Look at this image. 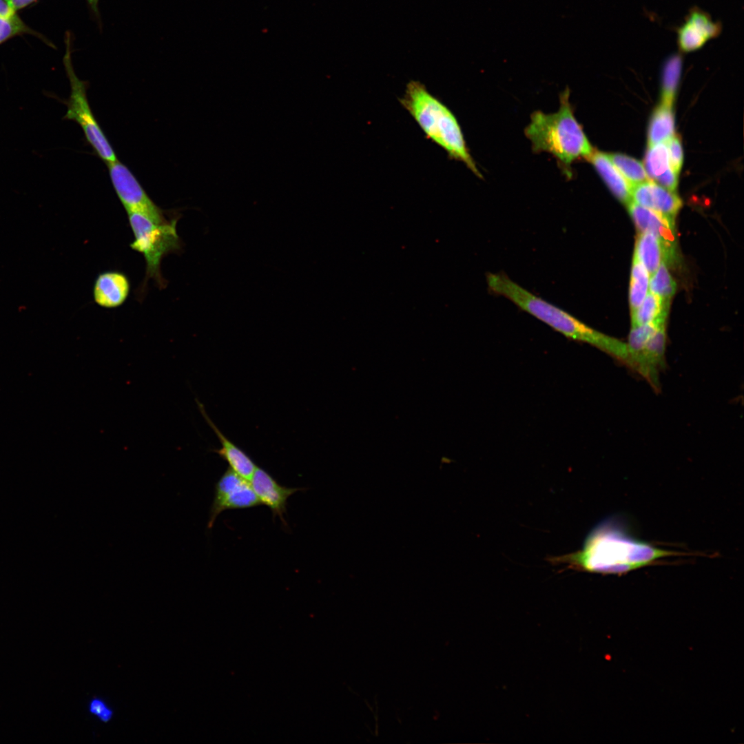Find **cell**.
Returning a JSON list of instances; mask_svg holds the SVG:
<instances>
[{"mask_svg":"<svg viewBox=\"0 0 744 744\" xmlns=\"http://www.w3.org/2000/svg\"><path fill=\"white\" fill-rule=\"evenodd\" d=\"M400 101L427 138L442 147L452 159L462 162L477 176L482 177L468 151L456 117L447 106L428 92L424 83L417 80L410 81Z\"/></svg>","mask_w":744,"mask_h":744,"instance_id":"3","label":"cell"},{"mask_svg":"<svg viewBox=\"0 0 744 744\" xmlns=\"http://www.w3.org/2000/svg\"><path fill=\"white\" fill-rule=\"evenodd\" d=\"M9 6L16 12L29 6L38 0H5Z\"/></svg>","mask_w":744,"mask_h":744,"instance_id":"28","label":"cell"},{"mask_svg":"<svg viewBox=\"0 0 744 744\" xmlns=\"http://www.w3.org/2000/svg\"><path fill=\"white\" fill-rule=\"evenodd\" d=\"M569 96L566 89L555 113L534 112L524 130L535 152L551 154L567 170L575 161L586 159L594 150L574 115Z\"/></svg>","mask_w":744,"mask_h":744,"instance_id":"4","label":"cell"},{"mask_svg":"<svg viewBox=\"0 0 744 744\" xmlns=\"http://www.w3.org/2000/svg\"><path fill=\"white\" fill-rule=\"evenodd\" d=\"M249 482L261 505L269 507L273 515L278 517L285 523L287 499L299 488L280 485L269 473L258 467Z\"/></svg>","mask_w":744,"mask_h":744,"instance_id":"11","label":"cell"},{"mask_svg":"<svg viewBox=\"0 0 744 744\" xmlns=\"http://www.w3.org/2000/svg\"><path fill=\"white\" fill-rule=\"evenodd\" d=\"M630 196L635 203L672 220H674L683 204L675 192L650 180L632 186Z\"/></svg>","mask_w":744,"mask_h":744,"instance_id":"10","label":"cell"},{"mask_svg":"<svg viewBox=\"0 0 744 744\" xmlns=\"http://www.w3.org/2000/svg\"><path fill=\"white\" fill-rule=\"evenodd\" d=\"M610 161L630 187L649 180L644 167L637 159L623 154H608Z\"/></svg>","mask_w":744,"mask_h":744,"instance_id":"20","label":"cell"},{"mask_svg":"<svg viewBox=\"0 0 744 744\" xmlns=\"http://www.w3.org/2000/svg\"><path fill=\"white\" fill-rule=\"evenodd\" d=\"M683 68V57L679 52L668 56L661 71L662 103L672 105L679 86Z\"/></svg>","mask_w":744,"mask_h":744,"instance_id":"19","label":"cell"},{"mask_svg":"<svg viewBox=\"0 0 744 744\" xmlns=\"http://www.w3.org/2000/svg\"><path fill=\"white\" fill-rule=\"evenodd\" d=\"M486 283L492 293L508 299L564 336L591 344L628 366L626 343L591 328L557 306L534 295L503 273H488Z\"/></svg>","mask_w":744,"mask_h":744,"instance_id":"2","label":"cell"},{"mask_svg":"<svg viewBox=\"0 0 744 744\" xmlns=\"http://www.w3.org/2000/svg\"><path fill=\"white\" fill-rule=\"evenodd\" d=\"M128 277L117 270L100 273L94 283L93 298L95 303L105 309H114L123 305L130 293Z\"/></svg>","mask_w":744,"mask_h":744,"instance_id":"12","label":"cell"},{"mask_svg":"<svg viewBox=\"0 0 744 744\" xmlns=\"http://www.w3.org/2000/svg\"><path fill=\"white\" fill-rule=\"evenodd\" d=\"M127 216L134 235L130 247L142 254L145 261L143 287L147 280L152 279L160 289L165 288L166 280L161 272V261L166 255L178 252L182 248L176 229L178 218L157 223L139 214L129 213Z\"/></svg>","mask_w":744,"mask_h":744,"instance_id":"5","label":"cell"},{"mask_svg":"<svg viewBox=\"0 0 744 744\" xmlns=\"http://www.w3.org/2000/svg\"><path fill=\"white\" fill-rule=\"evenodd\" d=\"M670 302L656 294L648 293L640 306L631 313L632 327L665 322Z\"/></svg>","mask_w":744,"mask_h":744,"instance_id":"18","label":"cell"},{"mask_svg":"<svg viewBox=\"0 0 744 744\" xmlns=\"http://www.w3.org/2000/svg\"><path fill=\"white\" fill-rule=\"evenodd\" d=\"M66 49L63 63L70 85V95L67 101L65 118L76 122L82 128L87 143L106 164L117 159L112 147L97 123L87 97V82L75 74L71 58V34L66 33Z\"/></svg>","mask_w":744,"mask_h":744,"instance_id":"6","label":"cell"},{"mask_svg":"<svg viewBox=\"0 0 744 744\" xmlns=\"http://www.w3.org/2000/svg\"><path fill=\"white\" fill-rule=\"evenodd\" d=\"M650 275L644 266L633 258L630 286V305L631 313L634 311L642 303L647 295L649 286Z\"/></svg>","mask_w":744,"mask_h":744,"instance_id":"21","label":"cell"},{"mask_svg":"<svg viewBox=\"0 0 744 744\" xmlns=\"http://www.w3.org/2000/svg\"><path fill=\"white\" fill-rule=\"evenodd\" d=\"M676 554L636 537L622 519L610 517L590 531L581 550L552 561L573 570L622 575Z\"/></svg>","mask_w":744,"mask_h":744,"instance_id":"1","label":"cell"},{"mask_svg":"<svg viewBox=\"0 0 744 744\" xmlns=\"http://www.w3.org/2000/svg\"><path fill=\"white\" fill-rule=\"evenodd\" d=\"M197 404L201 414L217 435L221 444V447L214 450V452L228 463L231 471L249 481L258 466L248 455L225 436L209 417L203 404L198 400Z\"/></svg>","mask_w":744,"mask_h":744,"instance_id":"14","label":"cell"},{"mask_svg":"<svg viewBox=\"0 0 744 744\" xmlns=\"http://www.w3.org/2000/svg\"><path fill=\"white\" fill-rule=\"evenodd\" d=\"M649 289L651 293L659 296L663 300L670 302L676 289V284L672 277L665 261H662L657 271L650 276Z\"/></svg>","mask_w":744,"mask_h":744,"instance_id":"23","label":"cell"},{"mask_svg":"<svg viewBox=\"0 0 744 744\" xmlns=\"http://www.w3.org/2000/svg\"><path fill=\"white\" fill-rule=\"evenodd\" d=\"M17 13L5 0H0V14L10 15Z\"/></svg>","mask_w":744,"mask_h":744,"instance_id":"30","label":"cell"},{"mask_svg":"<svg viewBox=\"0 0 744 744\" xmlns=\"http://www.w3.org/2000/svg\"><path fill=\"white\" fill-rule=\"evenodd\" d=\"M645 170L649 180L654 181L670 169L667 145L660 143L648 146L644 159Z\"/></svg>","mask_w":744,"mask_h":744,"instance_id":"22","label":"cell"},{"mask_svg":"<svg viewBox=\"0 0 744 744\" xmlns=\"http://www.w3.org/2000/svg\"><path fill=\"white\" fill-rule=\"evenodd\" d=\"M586 160L593 165L617 198L626 205L632 200L630 185L613 165L608 154L594 149Z\"/></svg>","mask_w":744,"mask_h":744,"instance_id":"15","label":"cell"},{"mask_svg":"<svg viewBox=\"0 0 744 744\" xmlns=\"http://www.w3.org/2000/svg\"><path fill=\"white\" fill-rule=\"evenodd\" d=\"M671 252L662 241L650 233H639L637 238L634 257L646 269L651 276L662 261L672 260Z\"/></svg>","mask_w":744,"mask_h":744,"instance_id":"16","label":"cell"},{"mask_svg":"<svg viewBox=\"0 0 744 744\" xmlns=\"http://www.w3.org/2000/svg\"><path fill=\"white\" fill-rule=\"evenodd\" d=\"M629 213L640 233H650L659 238L673 254L676 245L674 220L642 207L633 201L628 204Z\"/></svg>","mask_w":744,"mask_h":744,"instance_id":"13","label":"cell"},{"mask_svg":"<svg viewBox=\"0 0 744 744\" xmlns=\"http://www.w3.org/2000/svg\"><path fill=\"white\" fill-rule=\"evenodd\" d=\"M85 1H87V5L89 6V8H90V10L92 12L93 16L100 23L101 19H100V12H99V0H85Z\"/></svg>","mask_w":744,"mask_h":744,"instance_id":"29","label":"cell"},{"mask_svg":"<svg viewBox=\"0 0 744 744\" xmlns=\"http://www.w3.org/2000/svg\"><path fill=\"white\" fill-rule=\"evenodd\" d=\"M87 710L90 714L105 723L111 721L114 714L113 709L104 699L99 697H94L90 700Z\"/></svg>","mask_w":744,"mask_h":744,"instance_id":"25","label":"cell"},{"mask_svg":"<svg viewBox=\"0 0 744 744\" xmlns=\"http://www.w3.org/2000/svg\"><path fill=\"white\" fill-rule=\"evenodd\" d=\"M667 147L670 167L676 173L679 174L683 161V148L679 137L677 135L673 136L668 140Z\"/></svg>","mask_w":744,"mask_h":744,"instance_id":"26","label":"cell"},{"mask_svg":"<svg viewBox=\"0 0 744 744\" xmlns=\"http://www.w3.org/2000/svg\"><path fill=\"white\" fill-rule=\"evenodd\" d=\"M259 505L261 504L249 481L229 468L215 485L207 528H211L217 517L224 510L249 508Z\"/></svg>","mask_w":744,"mask_h":744,"instance_id":"8","label":"cell"},{"mask_svg":"<svg viewBox=\"0 0 744 744\" xmlns=\"http://www.w3.org/2000/svg\"><path fill=\"white\" fill-rule=\"evenodd\" d=\"M722 29L720 21H714L708 12L694 6L676 28L678 48L684 53L696 52L710 41L716 39Z\"/></svg>","mask_w":744,"mask_h":744,"instance_id":"9","label":"cell"},{"mask_svg":"<svg viewBox=\"0 0 744 744\" xmlns=\"http://www.w3.org/2000/svg\"><path fill=\"white\" fill-rule=\"evenodd\" d=\"M654 182L668 190L674 192L678 185V174L670 167Z\"/></svg>","mask_w":744,"mask_h":744,"instance_id":"27","label":"cell"},{"mask_svg":"<svg viewBox=\"0 0 744 744\" xmlns=\"http://www.w3.org/2000/svg\"><path fill=\"white\" fill-rule=\"evenodd\" d=\"M23 34L39 37V34L30 28L17 13L10 15L0 14V44Z\"/></svg>","mask_w":744,"mask_h":744,"instance_id":"24","label":"cell"},{"mask_svg":"<svg viewBox=\"0 0 744 744\" xmlns=\"http://www.w3.org/2000/svg\"><path fill=\"white\" fill-rule=\"evenodd\" d=\"M674 116L672 106L661 103L654 110L648 130V146L663 143L674 134Z\"/></svg>","mask_w":744,"mask_h":744,"instance_id":"17","label":"cell"},{"mask_svg":"<svg viewBox=\"0 0 744 744\" xmlns=\"http://www.w3.org/2000/svg\"><path fill=\"white\" fill-rule=\"evenodd\" d=\"M107 165L113 187L127 214H139L157 223L172 218L150 198L123 163L116 160Z\"/></svg>","mask_w":744,"mask_h":744,"instance_id":"7","label":"cell"}]
</instances>
